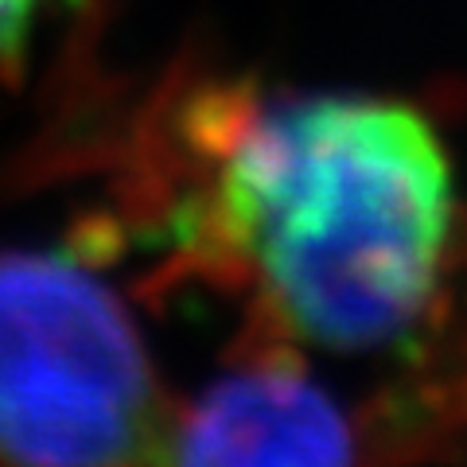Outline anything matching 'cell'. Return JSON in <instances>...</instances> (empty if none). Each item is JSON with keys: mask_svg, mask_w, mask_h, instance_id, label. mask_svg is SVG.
<instances>
[{"mask_svg": "<svg viewBox=\"0 0 467 467\" xmlns=\"http://www.w3.org/2000/svg\"><path fill=\"white\" fill-rule=\"evenodd\" d=\"M192 133L207 156L195 250L250 285L273 331L378 350L432 312L456 195L444 144L413 106L218 94Z\"/></svg>", "mask_w": 467, "mask_h": 467, "instance_id": "obj_1", "label": "cell"}, {"mask_svg": "<svg viewBox=\"0 0 467 467\" xmlns=\"http://www.w3.org/2000/svg\"><path fill=\"white\" fill-rule=\"evenodd\" d=\"M175 409L117 292L63 254L0 250V460H168Z\"/></svg>", "mask_w": 467, "mask_h": 467, "instance_id": "obj_2", "label": "cell"}, {"mask_svg": "<svg viewBox=\"0 0 467 467\" xmlns=\"http://www.w3.org/2000/svg\"><path fill=\"white\" fill-rule=\"evenodd\" d=\"M171 463H343L355 429L327 389L281 350L226 370L187 409H175Z\"/></svg>", "mask_w": 467, "mask_h": 467, "instance_id": "obj_3", "label": "cell"}, {"mask_svg": "<svg viewBox=\"0 0 467 467\" xmlns=\"http://www.w3.org/2000/svg\"><path fill=\"white\" fill-rule=\"evenodd\" d=\"M36 8L39 0H0V75H12L24 63Z\"/></svg>", "mask_w": 467, "mask_h": 467, "instance_id": "obj_4", "label": "cell"}]
</instances>
